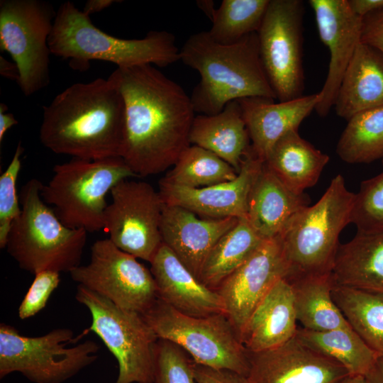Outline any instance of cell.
<instances>
[{
    "label": "cell",
    "instance_id": "cell-21",
    "mask_svg": "<svg viewBox=\"0 0 383 383\" xmlns=\"http://www.w3.org/2000/svg\"><path fill=\"white\" fill-rule=\"evenodd\" d=\"M249 133L251 148L265 161L274 144L285 134L298 131L301 122L315 110L318 93L274 102L264 97L238 100Z\"/></svg>",
    "mask_w": 383,
    "mask_h": 383
},
{
    "label": "cell",
    "instance_id": "cell-35",
    "mask_svg": "<svg viewBox=\"0 0 383 383\" xmlns=\"http://www.w3.org/2000/svg\"><path fill=\"white\" fill-rule=\"evenodd\" d=\"M152 383H197L193 360L177 345L158 338L154 348Z\"/></svg>",
    "mask_w": 383,
    "mask_h": 383
},
{
    "label": "cell",
    "instance_id": "cell-14",
    "mask_svg": "<svg viewBox=\"0 0 383 383\" xmlns=\"http://www.w3.org/2000/svg\"><path fill=\"white\" fill-rule=\"evenodd\" d=\"M111 194L104 230L120 250L150 263L162 244L163 202L159 192L148 182L127 179L118 183Z\"/></svg>",
    "mask_w": 383,
    "mask_h": 383
},
{
    "label": "cell",
    "instance_id": "cell-22",
    "mask_svg": "<svg viewBox=\"0 0 383 383\" xmlns=\"http://www.w3.org/2000/svg\"><path fill=\"white\" fill-rule=\"evenodd\" d=\"M296 321L292 286L281 278L250 315L240 333L241 343L249 353L274 348L295 336Z\"/></svg>",
    "mask_w": 383,
    "mask_h": 383
},
{
    "label": "cell",
    "instance_id": "cell-43",
    "mask_svg": "<svg viewBox=\"0 0 383 383\" xmlns=\"http://www.w3.org/2000/svg\"><path fill=\"white\" fill-rule=\"evenodd\" d=\"M0 74L2 77L15 80L17 83L19 79V72L16 65L0 56Z\"/></svg>",
    "mask_w": 383,
    "mask_h": 383
},
{
    "label": "cell",
    "instance_id": "cell-29",
    "mask_svg": "<svg viewBox=\"0 0 383 383\" xmlns=\"http://www.w3.org/2000/svg\"><path fill=\"white\" fill-rule=\"evenodd\" d=\"M264 240L246 218H238L236 224L218 240L207 255L199 280L216 291L251 256Z\"/></svg>",
    "mask_w": 383,
    "mask_h": 383
},
{
    "label": "cell",
    "instance_id": "cell-34",
    "mask_svg": "<svg viewBox=\"0 0 383 383\" xmlns=\"http://www.w3.org/2000/svg\"><path fill=\"white\" fill-rule=\"evenodd\" d=\"M269 2L270 0H223L210 17V36L217 43L233 44L257 33Z\"/></svg>",
    "mask_w": 383,
    "mask_h": 383
},
{
    "label": "cell",
    "instance_id": "cell-44",
    "mask_svg": "<svg viewBox=\"0 0 383 383\" xmlns=\"http://www.w3.org/2000/svg\"><path fill=\"white\" fill-rule=\"evenodd\" d=\"M118 1L116 0H88L82 11L86 16H90L91 14L101 11Z\"/></svg>",
    "mask_w": 383,
    "mask_h": 383
},
{
    "label": "cell",
    "instance_id": "cell-32",
    "mask_svg": "<svg viewBox=\"0 0 383 383\" xmlns=\"http://www.w3.org/2000/svg\"><path fill=\"white\" fill-rule=\"evenodd\" d=\"M339 157L347 163H370L383 159V106L353 116L339 138Z\"/></svg>",
    "mask_w": 383,
    "mask_h": 383
},
{
    "label": "cell",
    "instance_id": "cell-33",
    "mask_svg": "<svg viewBox=\"0 0 383 383\" xmlns=\"http://www.w3.org/2000/svg\"><path fill=\"white\" fill-rule=\"evenodd\" d=\"M238 174L231 165L213 152L190 145L162 179L182 187L201 188L233 180Z\"/></svg>",
    "mask_w": 383,
    "mask_h": 383
},
{
    "label": "cell",
    "instance_id": "cell-19",
    "mask_svg": "<svg viewBox=\"0 0 383 383\" xmlns=\"http://www.w3.org/2000/svg\"><path fill=\"white\" fill-rule=\"evenodd\" d=\"M238 220L204 218L185 208L163 203L160 224L162 243L199 279L207 255Z\"/></svg>",
    "mask_w": 383,
    "mask_h": 383
},
{
    "label": "cell",
    "instance_id": "cell-41",
    "mask_svg": "<svg viewBox=\"0 0 383 383\" xmlns=\"http://www.w3.org/2000/svg\"><path fill=\"white\" fill-rule=\"evenodd\" d=\"M348 2L352 11L361 18L383 9V0H348Z\"/></svg>",
    "mask_w": 383,
    "mask_h": 383
},
{
    "label": "cell",
    "instance_id": "cell-12",
    "mask_svg": "<svg viewBox=\"0 0 383 383\" xmlns=\"http://www.w3.org/2000/svg\"><path fill=\"white\" fill-rule=\"evenodd\" d=\"M303 9L299 0H270L257 32L261 60L278 101L303 96Z\"/></svg>",
    "mask_w": 383,
    "mask_h": 383
},
{
    "label": "cell",
    "instance_id": "cell-23",
    "mask_svg": "<svg viewBox=\"0 0 383 383\" xmlns=\"http://www.w3.org/2000/svg\"><path fill=\"white\" fill-rule=\"evenodd\" d=\"M307 206L304 194L292 191L264 162L249 195L246 218L263 239L274 238Z\"/></svg>",
    "mask_w": 383,
    "mask_h": 383
},
{
    "label": "cell",
    "instance_id": "cell-8",
    "mask_svg": "<svg viewBox=\"0 0 383 383\" xmlns=\"http://www.w3.org/2000/svg\"><path fill=\"white\" fill-rule=\"evenodd\" d=\"M73 331L58 328L38 337H28L5 323L0 324V378L20 372L34 383H62L92 364L100 346L78 339Z\"/></svg>",
    "mask_w": 383,
    "mask_h": 383
},
{
    "label": "cell",
    "instance_id": "cell-6",
    "mask_svg": "<svg viewBox=\"0 0 383 383\" xmlns=\"http://www.w3.org/2000/svg\"><path fill=\"white\" fill-rule=\"evenodd\" d=\"M355 197L339 174L316 203L292 219L279 235L289 267L286 279L331 272L340 233L351 222Z\"/></svg>",
    "mask_w": 383,
    "mask_h": 383
},
{
    "label": "cell",
    "instance_id": "cell-40",
    "mask_svg": "<svg viewBox=\"0 0 383 383\" xmlns=\"http://www.w3.org/2000/svg\"><path fill=\"white\" fill-rule=\"evenodd\" d=\"M361 43L383 55V9L362 18Z\"/></svg>",
    "mask_w": 383,
    "mask_h": 383
},
{
    "label": "cell",
    "instance_id": "cell-37",
    "mask_svg": "<svg viewBox=\"0 0 383 383\" xmlns=\"http://www.w3.org/2000/svg\"><path fill=\"white\" fill-rule=\"evenodd\" d=\"M19 141L9 165L0 176V248H5L7 235L13 222L21 211L19 195L17 193V179L21 169L23 152Z\"/></svg>",
    "mask_w": 383,
    "mask_h": 383
},
{
    "label": "cell",
    "instance_id": "cell-9",
    "mask_svg": "<svg viewBox=\"0 0 383 383\" xmlns=\"http://www.w3.org/2000/svg\"><path fill=\"white\" fill-rule=\"evenodd\" d=\"M142 316L158 338L179 346L195 363L248 375V353L224 313L190 316L157 298Z\"/></svg>",
    "mask_w": 383,
    "mask_h": 383
},
{
    "label": "cell",
    "instance_id": "cell-25",
    "mask_svg": "<svg viewBox=\"0 0 383 383\" xmlns=\"http://www.w3.org/2000/svg\"><path fill=\"white\" fill-rule=\"evenodd\" d=\"M189 142L213 152L238 173L251 147L238 100L229 102L216 114L195 116Z\"/></svg>",
    "mask_w": 383,
    "mask_h": 383
},
{
    "label": "cell",
    "instance_id": "cell-28",
    "mask_svg": "<svg viewBox=\"0 0 383 383\" xmlns=\"http://www.w3.org/2000/svg\"><path fill=\"white\" fill-rule=\"evenodd\" d=\"M287 279L292 286L296 316L301 328L324 331L351 327L333 299L331 272Z\"/></svg>",
    "mask_w": 383,
    "mask_h": 383
},
{
    "label": "cell",
    "instance_id": "cell-2",
    "mask_svg": "<svg viewBox=\"0 0 383 383\" xmlns=\"http://www.w3.org/2000/svg\"><path fill=\"white\" fill-rule=\"evenodd\" d=\"M125 104L110 75L72 84L43 108V145L56 154L96 160L121 157Z\"/></svg>",
    "mask_w": 383,
    "mask_h": 383
},
{
    "label": "cell",
    "instance_id": "cell-15",
    "mask_svg": "<svg viewBox=\"0 0 383 383\" xmlns=\"http://www.w3.org/2000/svg\"><path fill=\"white\" fill-rule=\"evenodd\" d=\"M288 274L289 267L278 236L264 240L251 256L220 284L216 291L223 302L225 314L239 335L272 286Z\"/></svg>",
    "mask_w": 383,
    "mask_h": 383
},
{
    "label": "cell",
    "instance_id": "cell-39",
    "mask_svg": "<svg viewBox=\"0 0 383 383\" xmlns=\"http://www.w3.org/2000/svg\"><path fill=\"white\" fill-rule=\"evenodd\" d=\"M194 373L197 383H251L248 376L226 369H216L194 362Z\"/></svg>",
    "mask_w": 383,
    "mask_h": 383
},
{
    "label": "cell",
    "instance_id": "cell-20",
    "mask_svg": "<svg viewBox=\"0 0 383 383\" xmlns=\"http://www.w3.org/2000/svg\"><path fill=\"white\" fill-rule=\"evenodd\" d=\"M157 297L185 315L225 313L220 294L202 284L164 243L150 262Z\"/></svg>",
    "mask_w": 383,
    "mask_h": 383
},
{
    "label": "cell",
    "instance_id": "cell-47",
    "mask_svg": "<svg viewBox=\"0 0 383 383\" xmlns=\"http://www.w3.org/2000/svg\"><path fill=\"white\" fill-rule=\"evenodd\" d=\"M382 165H383V159H382Z\"/></svg>",
    "mask_w": 383,
    "mask_h": 383
},
{
    "label": "cell",
    "instance_id": "cell-10",
    "mask_svg": "<svg viewBox=\"0 0 383 383\" xmlns=\"http://www.w3.org/2000/svg\"><path fill=\"white\" fill-rule=\"evenodd\" d=\"M75 299L91 316V326L84 333H96L118 362L114 383H152L158 338L143 316L121 309L82 285L77 287Z\"/></svg>",
    "mask_w": 383,
    "mask_h": 383
},
{
    "label": "cell",
    "instance_id": "cell-27",
    "mask_svg": "<svg viewBox=\"0 0 383 383\" xmlns=\"http://www.w3.org/2000/svg\"><path fill=\"white\" fill-rule=\"evenodd\" d=\"M329 156L292 131L273 146L265 163L292 191L302 194L314 186Z\"/></svg>",
    "mask_w": 383,
    "mask_h": 383
},
{
    "label": "cell",
    "instance_id": "cell-11",
    "mask_svg": "<svg viewBox=\"0 0 383 383\" xmlns=\"http://www.w3.org/2000/svg\"><path fill=\"white\" fill-rule=\"evenodd\" d=\"M55 16L52 6L42 0L0 1V48L16 65L18 84L26 96L50 83L48 38Z\"/></svg>",
    "mask_w": 383,
    "mask_h": 383
},
{
    "label": "cell",
    "instance_id": "cell-13",
    "mask_svg": "<svg viewBox=\"0 0 383 383\" xmlns=\"http://www.w3.org/2000/svg\"><path fill=\"white\" fill-rule=\"evenodd\" d=\"M70 274L78 285L106 297L121 309L140 315L158 298L150 270L109 238L94 242L90 262L75 267Z\"/></svg>",
    "mask_w": 383,
    "mask_h": 383
},
{
    "label": "cell",
    "instance_id": "cell-5",
    "mask_svg": "<svg viewBox=\"0 0 383 383\" xmlns=\"http://www.w3.org/2000/svg\"><path fill=\"white\" fill-rule=\"evenodd\" d=\"M43 184L29 179L21 188V211L7 235L6 249L22 270L70 272L80 265L87 232L65 226L41 197Z\"/></svg>",
    "mask_w": 383,
    "mask_h": 383
},
{
    "label": "cell",
    "instance_id": "cell-46",
    "mask_svg": "<svg viewBox=\"0 0 383 383\" xmlns=\"http://www.w3.org/2000/svg\"><path fill=\"white\" fill-rule=\"evenodd\" d=\"M343 383H367L365 376L350 375Z\"/></svg>",
    "mask_w": 383,
    "mask_h": 383
},
{
    "label": "cell",
    "instance_id": "cell-26",
    "mask_svg": "<svg viewBox=\"0 0 383 383\" xmlns=\"http://www.w3.org/2000/svg\"><path fill=\"white\" fill-rule=\"evenodd\" d=\"M333 284L383 294V231L359 232L339 245Z\"/></svg>",
    "mask_w": 383,
    "mask_h": 383
},
{
    "label": "cell",
    "instance_id": "cell-7",
    "mask_svg": "<svg viewBox=\"0 0 383 383\" xmlns=\"http://www.w3.org/2000/svg\"><path fill=\"white\" fill-rule=\"evenodd\" d=\"M52 170V177L42 188L43 200L65 226L87 233L104 230L108 193L120 182L136 177L120 157L72 158Z\"/></svg>",
    "mask_w": 383,
    "mask_h": 383
},
{
    "label": "cell",
    "instance_id": "cell-3",
    "mask_svg": "<svg viewBox=\"0 0 383 383\" xmlns=\"http://www.w3.org/2000/svg\"><path fill=\"white\" fill-rule=\"evenodd\" d=\"M179 55L200 75L190 96L198 113L216 114L229 102L244 98L277 99L261 60L257 33L221 44L208 31H200L187 38Z\"/></svg>",
    "mask_w": 383,
    "mask_h": 383
},
{
    "label": "cell",
    "instance_id": "cell-42",
    "mask_svg": "<svg viewBox=\"0 0 383 383\" xmlns=\"http://www.w3.org/2000/svg\"><path fill=\"white\" fill-rule=\"evenodd\" d=\"M7 110L8 106L1 103L0 104V143L4 140L6 133L18 123L12 113H6Z\"/></svg>",
    "mask_w": 383,
    "mask_h": 383
},
{
    "label": "cell",
    "instance_id": "cell-45",
    "mask_svg": "<svg viewBox=\"0 0 383 383\" xmlns=\"http://www.w3.org/2000/svg\"><path fill=\"white\" fill-rule=\"evenodd\" d=\"M365 377L367 383H383V356L378 357Z\"/></svg>",
    "mask_w": 383,
    "mask_h": 383
},
{
    "label": "cell",
    "instance_id": "cell-24",
    "mask_svg": "<svg viewBox=\"0 0 383 383\" xmlns=\"http://www.w3.org/2000/svg\"><path fill=\"white\" fill-rule=\"evenodd\" d=\"M383 106V55L360 43L343 77L334 104L338 116L355 115Z\"/></svg>",
    "mask_w": 383,
    "mask_h": 383
},
{
    "label": "cell",
    "instance_id": "cell-38",
    "mask_svg": "<svg viewBox=\"0 0 383 383\" xmlns=\"http://www.w3.org/2000/svg\"><path fill=\"white\" fill-rule=\"evenodd\" d=\"M60 283L59 272L43 271L36 274L19 305L18 317L22 320L27 319L43 309L52 293L57 288Z\"/></svg>",
    "mask_w": 383,
    "mask_h": 383
},
{
    "label": "cell",
    "instance_id": "cell-30",
    "mask_svg": "<svg viewBox=\"0 0 383 383\" xmlns=\"http://www.w3.org/2000/svg\"><path fill=\"white\" fill-rule=\"evenodd\" d=\"M295 337L306 347L343 365L350 375L365 376L379 357L352 327L324 331L298 328Z\"/></svg>",
    "mask_w": 383,
    "mask_h": 383
},
{
    "label": "cell",
    "instance_id": "cell-1",
    "mask_svg": "<svg viewBox=\"0 0 383 383\" xmlns=\"http://www.w3.org/2000/svg\"><path fill=\"white\" fill-rule=\"evenodd\" d=\"M111 75L125 104L121 157L136 177L173 167L190 145L191 97L152 65L116 68Z\"/></svg>",
    "mask_w": 383,
    "mask_h": 383
},
{
    "label": "cell",
    "instance_id": "cell-36",
    "mask_svg": "<svg viewBox=\"0 0 383 383\" xmlns=\"http://www.w3.org/2000/svg\"><path fill=\"white\" fill-rule=\"evenodd\" d=\"M351 223L359 232L383 231V172L361 183L355 194Z\"/></svg>",
    "mask_w": 383,
    "mask_h": 383
},
{
    "label": "cell",
    "instance_id": "cell-16",
    "mask_svg": "<svg viewBox=\"0 0 383 383\" xmlns=\"http://www.w3.org/2000/svg\"><path fill=\"white\" fill-rule=\"evenodd\" d=\"M321 41L330 52L328 70L318 93L315 111L325 117L334 106L337 94L353 56L361 43L362 18L350 9L348 0H310Z\"/></svg>",
    "mask_w": 383,
    "mask_h": 383
},
{
    "label": "cell",
    "instance_id": "cell-31",
    "mask_svg": "<svg viewBox=\"0 0 383 383\" xmlns=\"http://www.w3.org/2000/svg\"><path fill=\"white\" fill-rule=\"evenodd\" d=\"M331 295L352 328L383 356V294L333 284Z\"/></svg>",
    "mask_w": 383,
    "mask_h": 383
},
{
    "label": "cell",
    "instance_id": "cell-4",
    "mask_svg": "<svg viewBox=\"0 0 383 383\" xmlns=\"http://www.w3.org/2000/svg\"><path fill=\"white\" fill-rule=\"evenodd\" d=\"M51 54L69 60L72 67L84 70L91 60L112 62L117 68L141 65L167 67L180 60L174 35L151 30L140 39H123L96 28L90 16L72 2L62 3L56 11L48 38Z\"/></svg>",
    "mask_w": 383,
    "mask_h": 383
},
{
    "label": "cell",
    "instance_id": "cell-18",
    "mask_svg": "<svg viewBox=\"0 0 383 383\" xmlns=\"http://www.w3.org/2000/svg\"><path fill=\"white\" fill-rule=\"evenodd\" d=\"M251 383H343L349 372L295 336L265 351L249 353Z\"/></svg>",
    "mask_w": 383,
    "mask_h": 383
},
{
    "label": "cell",
    "instance_id": "cell-17",
    "mask_svg": "<svg viewBox=\"0 0 383 383\" xmlns=\"http://www.w3.org/2000/svg\"><path fill=\"white\" fill-rule=\"evenodd\" d=\"M263 163L250 147L233 180L190 188L161 179L158 192L164 204L185 208L201 217L246 218L249 195Z\"/></svg>",
    "mask_w": 383,
    "mask_h": 383
}]
</instances>
